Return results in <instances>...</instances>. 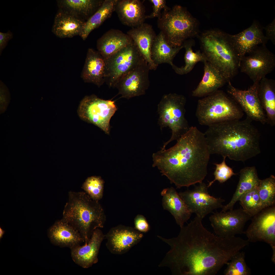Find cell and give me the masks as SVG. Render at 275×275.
<instances>
[{"instance_id":"19","label":"cell","mask_w":275,"mask_h":275,"mask_svg":"<svg viewBox=\"0 0 275 275\" xmlns=\"http://www.w3.org/2000/svg\"><path fill=\"white\" fill-rule=\"evenodd\" d=\"M105 237L100 228H98L94 231L87 243L71 248V256L74 262L85 268L97 263L99 249Z\"/></svg>"},{"instance_id":"1","label":"cell","mask_w":275,"mask_h":275,"mask_svg":"<svg viewBox=\"0 0 275 275\" xmlns=\"http://www.w3.org/2000/svg\"><path fill=\"white\" fill-rule=\"evenodd\" d=\"M202 219L196 216L181 228L176 237L158 236L170 247L159 267H169L175 275H214L248 244L239 237L214 235L204 227Z\"/></svg>"},{"instance_id":"21","label":"cell","mask_w":275,"mask_h":275,"mask_svg":"<svg viewBox=\"0 0 275 275\" xmlns=\"http://www.w3.org/2000/svg\"><path fill=\"white\" fill-rule=\"evenodd\" d=\"M127 34L132 39L147 62L150 70H155L158 66L152 59L151 50L157 35L152 26L144 23L137 27L132 28Z\"/></svg>"},{"instance_id":"30","label":"cell","mask_w":275,"mask_h":275,"mask_svg":"<svg viewBox=\"0 0 275 275\" xmlns=\"http://www.w3.org/2000/svg\"><path fill=\"white\" fill-rule=\"evenodd\" d=\"M260 180L255 167H246L241 169L236 191L230 201L223 206L221 212L233 209L235 204L243 194L258 186Z\"/></svg>"},{"instance_id":"6","label":"cell","mask_w":275,"mask_h":275,"mask_svg":"<svg viewBox=\"0 0 275 275\" xmlns=\"http://www.w3.org/2000/svg\"><path fill=\"white\" fill-rule=\"evenodd\" d=\"M157 23L166 40L173 47L182 46L199 33L198 20L185 8L179 5L164 10Z\"/></svg>"},{"instance_id":"28","label":"cell","mask_w":275,"mask_h":275,"mask_svg":"<svg viewBox=\"0 0 275 275\" xmlns=\"http://www.w3.org/2000/svg\"><path fill=\"white\" fill-rule=\"evenodd\" d=\"M104 0H57L59 9L86 22L99 8Z\"/></svg>"},{"instance_id":"33","label":"cell","mask_w":275,"mask_h":275,"mask_svg":"<svg viewBox=\"0 0 275 275\" xmlns=\"http://www.w3.org/2000/svg\"><path fill=\"white\" fill-rule=\"evenodd\" d=\"M194 42L190 39L185 41L183 45L185 49L184 59L185 64L183 66L178 67L173 64L172 67L177 74L183 75L186 74L190 72L195 64L198 62H201L204 63L207 61L206 58L203 53L200 51L194 52L192 47Z\"/></svg>"},{"instance_id":"41","label":"cell","mask_w":275,"mask_h":275,"mask_svg":"<svg viewBox=\"0 0 275 275\" xmlns=\"http://www.w3.org/2000/svg\"><path fill=\"white\" fill-rule=\"evenodd\" d=\"M13 37V33L9 30L6 33L0 32V54L6 47L9 40Z\"/></svg>"},{"instance_id":"20","label":"cell","mask_w":275,"mask_h":275,"mask_svg":"<svg viewBox=\"0 0 275 275\" xmlns=\"http://www.w3.org/2000/svg\"><path fill=\"white\" fill-rule=\"evenodd\" d=\"M105 59L92 48L88 50L81 77L85 82L93 84L99 87L105 82Z\"/></svg>"},{"instance_id":"26","label":"cell","mask_w":275,"mask_h":275,"mask_svg":"<svg viewBox=\"0 0 275 275\" xmlns=\"http://www.w3.org/2000/svg\"><path fill=\"white\" fill-rule=\"evenodd\" d=\"M85 22L59 9L55 17L52 32L56 36L61 38L80 36Z\"/></svg>"},{"instance_id":"42","label":"cell","mask_w":275,"mask_h":275,"mask_svg":"<svg viewBox=\"0 0 275 275\" xmlns=\"http://www.w3.org/2000/svg\"><path fill=\"white\" fill-rule=\"evenodd\" d=\"M266 32V37L270 40L273 44H275V18L270 23L264 28Z\"/></svg>"},{"instance_id":"37","label":"cell","mask_w":275,"mask_h":275,"mask_svg":"<svg viewBox=\"0 0 275 275\" xmlns=\"http://www.w3.org/2000/svg\"><path fill=\"white\" fill-rule=\"evenodd\" d=\"M104 184L100 176H92L86 179L81 188L92 199L99 201L103 196Z\"/></svg>"},{"instance_id":"11","label":"cell","mask_w":275,"mask_h":275,"mask_svg":"<svg viewBox=\"0 0 275 275\" xmlns=\"http://www.w3.org/2000/svg\"><path fill=\"white\" fill-rule=\"evenodd\" d=\"M249 242L262 241L272 250V260L275 262V207L265 208L253 216L247 230L243 232Z\"/></svg>"},{"instance_id":"25","label":"cell","mask_w":275,"mask_h":275,"mask_svg":"<svg viewBox=\"0 0 275 275\" xmlns=\"http://www.w3.org/2000/svg\"><path fill=\"white\" fill-rule=\"evenodd\" d=\"M133 42L127 34L114 29L109 30L97 40L98 51L106 59Z\"/></svg>"},{"instance_id":"27","label":"cell","mask_w":275,"mask_h":275,"mask_svg":"<svg viewBox=\"0 0 275 275\" xmlns=\"http://www.w3.org/2000/svg\"><path fill=\"white\" fill-rule=\"evenodd\" d=\"M204 74L202 80L192 92V95L206 96L217 90L227 81L215 67L207 61L204 63Z\"/></svg>"},{"instance_id":"23","label":"cell","mask_w":275,"mask_h":275,"mask_svg":"<svg viewBox=\"0 0 275 275\" xmlns=\"http://www.w3.org/2000/svg\"><path fill=\"white\" fill-rule=\"evenodd\" d=\"M163 209L170 212L180 227L190 218L192 213L175 189L171 187L161 193Z\"/></svg>"},{"instance_id":"22","label":"cell","mask_w":275,"mask_h":275,"mask_svg":"<svg viewBox=\"0 0 275 275\" xmlns=\"http://www.w3.org/2000/svg\"><path fill=\"white\" fill-rule=\"evenodd\" d=\"M121 22L133 28L144 23L146 19L143 3L139 0H118L115 11Z\"/></svg>"},{"instance_id":"12","label":"cell","mask_w":275,"mask_h":275,"mask_svg":"<svg viewBox=\"0 0 275 275\" xmlns=\"http://www.w3.org/2000/svg\"><path fill=\"white\" fill-rule=\"evenodd\" d=\"M241 61L239 68L253 83L259 82L275 67V56L266 45L256 47Z\"/></svg>"},{"instance_id":"44","label":"cell","mask_w":275,"mask_h":275,"mask_svg":"<svg viewBox=\"0 0 275 275\" xmlns=\"http://www.w3.org/2000/svg\"><path fill=\"white\" fill-rule=\"evenodd\" d=\"M5 231L3 230L2 228H0V239H1L3 237V235L5 233Z\"/></svg>"},{"instance_id":"29","label":"cell","mask_w":275,"mask_h":275,"mask_svg":"<svg viewBox=\"0 0 275 275\" xmlns=\"http://www.w3.org/2000/svg\"><path fill=\"white\" fill-rule=\"evenodd\" d=\"M258 98L265 114L267 123L272 126L275 125V81L266 77L258 84Z\"/></svg>"},{"instance_id":"15","label":"cell","mask_w":275,"mask_h":275,"mask_svg":"<svg viewBox=\"0 0 275 275\" xmlns=\"http://www.w3.org/2000/svg\"><path fill=\"white\" fill-rule=\"evenodd\" d=\"M228 82V93L245 113L247 119L263 124L267 123L265 114L258 97L259 82L253 83L248 89L243 90L235 87L230 80Z\"/></svg>"},{"instance_id":"24","label":"cell","mask_w":275,"mask_h":275,"mask_svg":"<svg viewBox=\"0 0 275 275\" xmlns=\"http://www.w3.org/2000/svg\"><path fill=\"white\" fill-rule=\"evenodd\" d=\"M48 236L54 244L70 248L84 240L79 232L62 219L56 221L49 229Z\"/></svg>"},{"instance_id":"35","label":"cell","mask_w":275,"mask_h":275,"mask_svg":"<svg viewBox=\"0 0 275 275\" xmlns=\"http://www.w3.org/2000/svg\"><path fill=\"white\" fill-rule=\"evenodd\" d=\"M257 187L246 193L239 201L242 209L252 217L262 210Z\"/></svg>"},{"instance_id":"17","label":"cell","mask_w":275,"mask_h":275,"mask_svg":"<svg viewBox=\"0 0 275 275\" xmlns=\"http://www.w3.org/2000/svg\"><path fill=\"white\" fill-rule=\"evenodd\" d=\"M142 233L131 227L119 225L111 228L105 235L106 246L112 253L122 255L140 241Z\"/></svg>"},{"instance_id":"31","label":"cell","mask_w":275,"mask_h":275,"mask_svg":"<svg viewBox=\"0 0 275 275\" xmlns=\"http://www.w3.org/2000/svg\"><path fill=\"white\" fill-rule=\"evenodd\" d=\"M183 48V45L173 47L166 40L163 34L160 31L156 35L152 45L151 50L152 59L157 66L163 63H167L171 66L174 64L173 60L180 51Z\"/></svg>"},{"instance_id":"3","label":"cell","mask_w":275,"mask_h":275,"mask_svg":"<svg viewBox=\"0 0 275 275\" xmlns=\"http://www.w3.org/2000/svg\"><path fill=\"white\" fill-rule=\"evenodd\" d=\"M250 121L232 120L208 126L204 133L210 154L244 161L260 153L259 133Z\"/></svg>"},{"instance_id":"40","label":"cell","mask_w":275,"mask_h":275,"mask_svg":"<svg viewBox=\"0 0 275 275\" xmlns=\"http://www.w3.org/2000/svg\"><path fill=\"white\" fill-rule=\"evenodd\" d=\"M134 228L142 233H146L150 230V227L146 218L143 215H138L134 219Z\"/></svg>"},{"instance_id":"8","label":"cell","mask_w":275,"mask_h":275,"mask_svg":"<svg viewBox=\"0 0 275 275\" xmlns=\"http://www.w3.org/2000/svg\"><path fill=\"white\" fill-rule=\"evenodd\" d=\"M186 98L176 93L164 95L158 106V123L161 129L169 127L172 131L170 139L164 143L161 149L165 148L171 142L177 140L189 129L185 117Z\"/></svg>"},{"instance_id":"14","label":"cell","mask_w":275,"mask_h":275,"mask_svg":"<svg viewBox=\"0 0 275 275\" xmlns=\"http://www.w3.org/2000/svg\"><path fill=\"white\" fill-rule=\"evenodd\" d=\"M208 185L202 182L191 190L179 193L191 213L202 219L214 210L222 208V203L225 201L211 196L208 193Z\"/></svg>"},{"instance_id":"13","label":"cell","mask_w":275,"mask_h":275,"mask_svg":"<svg viewBox=\"0 0 275 275\" xmlns=\"http://www.w3.org/2000/svg\"><path fill=\"white\" fill-rule=\"evenodd\" d=\"M252 216L242 208L228 211L213 213L209 220L216 235L222 237H230L243 233L246 222Z\"/></svg>"},{"instance_id":"32","label":"cell","mask_w":275,"mask_h":275,"mask_svg":"<svg viewBox=\"0 0 275 275\" xmlns=\"http://www.w3.org/2000/svg\"><path fill=\"white\" fill-rule=\"evenodd\" d=\"M118 0H104L102 5L85 22L80 36L85 40L90 33L99 27L115 11Z\"/></svg>"},{"instance_id":"2","label":"cell","mask_w":275,"mask_h":275,"mask_svg":"<svg viewBox=\"0 0 275 275\" xmlns=\"http://www.w3.org/2000/svg\"><path fill=\"white\" fill-rule=\"evenodd\" d=\"M177 140L173 146L153 154V167L177 188L202 183L211 155L204 133L191 126Z\"/></svg>"},{"instance_id":"4","label":"cell","mask_w":275,"mask_h":275,"mask_svg":"<svg viewBox=\"0 0 275 275\" xmlns=\"http://www.w3.org/2000/svg\"><path fill=\"white\" fill-rule=\"evenodd\" d=\"M62 219L79 232L86 244L95 229L103 227L106 216L99 201L85 191H70Z\"/></svg>"},{"instance_id":"38","label":"cell","mask_w":275,"mask_h":275,"mask_svg":"<svg viewBox=\"0 0 275 275\" xmlns=\"http://www.w3.org/2000/svg\"><path fill=\"white\" fill-rule=\"evenodd\" d=\"M226 158L223 157V160L221 163L214 164L216 166L214 173V178L209 182L208 185V187H210L216 181H217L220 183H223L232 176L237 174L233 172L231 168L226 164L225 162Z\"/></svg>"},{"instance_id":"34","label":"cell","mask_w":275,"mask_h":275,"mask_svg":"<svg viewBox=\"0 0 275 275\" xmlns=\"http://www.w3.org/2000/svg\"><path fill=\"white\" fill-rule=\"evenodd\" d=\"M257 187L262 210L275 206V176L271 175L268 177L260 180Z\"/></svg>"},{"instance_id":"16","label":"cell","mask_w":275,"mask_h":275,"mask_svg":"<svg viewBox=\"0 0 275 275\" xmlns=\"http://www.w3.org/2000/svg\"><path fill=\"white\" fill-rule=\"evenodd\" d=\"M150 70L145 60L123 76L115 87L118 94L128 99L144 95L150 85Z\"/></svg>"},{"instance_id":"18","label":"cell","mask_w":275,"mask_h":275,"mask_svg":"<svg viewBox=\"0 0 275 275\" xmlns=\"http://www.w3.org/2000/svg\"><path fill=\"white\" fill-rule=\"evenodd\" d=\"M263 28L254 20L248 28L237 34L230 35L232 42L241 60L259 45L265 44L268 39L263 33Z\"/></svg>"},{"instance_id":"9","label":"cell","mask_w":275,"mask_h":275,"mask_svg":"<svg viewBox=\"0 0 275 275\" xmlns=\"http://www.w3.org/2000/svg\"><path fill=\"white\" fill-rule=\"evenodd\" d=\"M145 60L133 41L105 59V82L115 87L121 78Z\"/></svg>"},{"instance_id":"43","label":"cell","mask_w":275,"mask_h":275,"mask_svg":"<svg viewBox=\"0 0 275 275\" xmlns=\"http://www.w3.org/2000/svg\"><path fill=\"white\" fill-rule=\"evenodd\" d=\"M0 100L1 103H7L10 99V94L6 85L2 80L0 81Z\"/></svg>"},{"instance_id":"36","label":"cell","mask_w":275,"mask_h":275,"mask_svg":"<svg viewBox=\"0 0 275 275\" xmlns=\"http://www.w3.org/2000/svg\"><path fill=\"white\" fill-rule=\"evenodd\" d=\"M226 264L227 267L224 272L225 275H249L251 270L245 260V253L243 252L237 253Z\"/></svg>"},{"instance_id":"7","label":"cell","mask_w":275,"mask_h":275,"mask_svg":"<svg viewBox=\"0 0 275 275\" xmlns=\"http://www.w3.org/2000/svg\"><path fill=\"white\" fill-rule=\"evenodd\" d=\"M196 116L200 125L208 126L224 121L240 120L243 111L223 91L218 90L200 99Z\"/></svg>"},{"instance_id":"5","label":"cell","mask_w":275,"mask_h":275,"mask_svg":"<svg viewBox=\"0 0 275 275\" xmlns=\"http://www.w3.org/2000/svg\"><path fill=\"white\" fill-rule=\"evenodd\" d=\"M201 52L207 61L215 67L228 82L237 74L241 60L233 45L230 35L212 29L199 37Z\"/></svg>"},{"instance_id":"10","label":"cell","mask_w":275,"mask_h":275,"mask_svg":"<svg viewBox=\"0 0 275 275\" xmlns=\"http://www.w3.org/2000/svg\"><path fill=\"white\" fill-rule=\"evenodd\" d=\"M117 110L114 101L102 99L92 94L85 96L81 101L77 112L82 119L109 134L110 120Z\"/></svg>"},{"instance_id":"39","label":"cell","mask_w":275,"mask_h":275,"mask_svg":"<svg viewBox=\"0 0 275 275\" xmlns=\"http://www.w3.org/2000/svg\"><path fill=\"white\" fill-rule=\"evenodd\" d=\"M149 1L153 4V11L149 15L146 16V19L159 17L161 15V11L163 9H166L169 7L166 5L164 0H150Z\"/></svg>"}]
</instances>
